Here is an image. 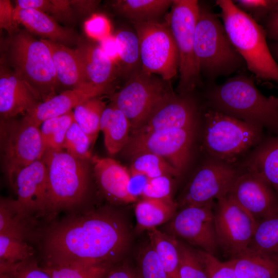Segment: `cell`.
Masks as SVG:
<instances>
[{
  "label": "cell",
  "mask_w": 278,
  "mask_h": 278,
  "mask_svg": "<svg viewBox=\"0 0 278 278\" xmlns=\"http://www.w3.org/2000/svg\"><path fill=\"white\" fill-rule=\"evenodd\" d=\"M106 107V102L96 97L79 104L73 111L74 121L88 135L93 145L100 130V119Z\"/></svg>",
  "instance_id": "34"
},
{
  "label": "cell",
  "mask_w": 278,
  "mask_h": 278,
  "mask_svg": "<svg viewBox=\"0 0 278 278\" xmlns=\"http://www.w3.org/2000/svg\"><path fill=\"white\" fill-rule=\"evenodd\" d=\"M34 252L27 241L0 235V264L20 263L32 258Z\"/></svg>",
  "instance_id": "39"
},
{
  "label": "cell",
  "mask_w": 278,
  "mask_h": 278,
  "mask_svg": "<svg viewBox=\"0 0 278 278\" xmlns=\"http://www.w3.org/2000/svg\"><path fill=\"white\" fill-rule=\"evenodd\" d=\"M268 46L272 57L278 63V41H272Z\"/></svg>",
  "instance_id": "55"
},
{
  "label": "cell",
  "mask_w": 278,
  "mask_h": 278,
  "mask_svg": "<svg viewBox=\"0 0 278 278\" xmlns=\"http://www.w3.org/2000/svg\"><path fill=\"white\" fill-rule=\"evenodd\" d=\"M98 42V45L102 51L114 64L118 71L119 59L115 36H113L111 34Z\"/></svg>",
  "instance_id": "50"
},
{
  "label": "cell",
  "mask_w": 278,
  "mask_h": 278,
  "mask_svg": "<svg viewBox=\"0 0 278 278\" xmlns=\"http://www.w3.org/2000/svg\"><path fill=\"white\" fill-rule=\"evenodd\" d=\"M233 2L240 10L259 23L268 16L277 0H237Z\"/></svg>",
  "instance_id": "44"
},
{
  "label": "cell",
  "mask_w": 278,
  "mask_h": 278,
  "mask_svg": "<svg viewBox=\"0 0 278 278\" xmlns=\"http://www.w3.org/2000/svg\"><path fill=\"white\" fill-rule=\"evenodd\" d=\"M202 146L208 158L238 166L263 141L262 127L208 109L204 114Z\"/></svg>",
  "instance_id": "6"
},
{
  "label": "cell",
  "mask_w": 278,
  "mask_h": 278,
  "mask_svg": "<svg viewBox=\"0 0 278 278\" xmlns=\"http://www.w3.org/2000/svg\"><path fill=\"white\" fill-rule=\"evenodd\" d=\"M263 22L267 38L272 41H278V0Z\"/></svg>",
  "instance_id": "49"
},
{
  "label": "cell",
  "mask_w": 278,
  "mask_h": 278,
  "mask_svg": "<svg viewBox=\"0 0 278 278\" xmlns=\"http://www.w3.org/2000/svg\"><path fill=\"white\" fill-rule=\"evenodd\" d=\"M190 94H175L160 107L143 125L132 131L130 135L195 127L198 108Z\"/></svg>",
  "instance_id": "18"
},
{
  "label": "cell",
  "mask_w": 278,
  "mask_h": 278,
  "mask_svg": "<svg viewBox=\"0 0 278 278\" xmlns=\"http://www.w3.org/2000/svg\"><path fill=\"white\" fill-rule=\"evenodd\" d=\"M40 102L33 92L13 71L1 65V118H12L21 113L26 114Z\"/></svg>",
  "instance_id": "19"
},
{
  "label": "cell",
  "mask_w": 278,
  "mask_h": 278,
  "mask_svg": "<svg viewBox=\"0 0 278 278\" xmlns=\"http://www.w3.org/2000/svg\"><path fill=\"white\" fill-rule=\"evenodd\" d=\"M91 163L96 182L107 199L124 203L136 201L128 190L130 172L126 167L113 159L96 155L92 157Z\"/></svg>",
  "instance_id": "20"
},
{
  "label": "cell",
  "mask_w": 278,
  "mask_h": 278,
  "mask_svg": "<svg viewBox=\"0 0 278 278\" xmlns=\"http://www.w3.org/2000/svg\"><path fill=\"white\" fill-rule=\"evenodd\" d=\"M173 0H117L114 9L131 23L157 21L171 7Z\"/></svg>",
  "instance_id": "30"
},
{
  "label": "cell",
  "mask_w": 278,
  "mask_h": 278,
  "mask_svg": "<svg viewBox=\"0 0 278 278\" xmlns=\"http://www.w3.org/2000/svg\"><path fill=\"white\" fill-rule=\"evenodd\" d=\"M0 147L3 171L12 187L19 172L45 152L40 127L24 117L1 118Z\"/></svg>",
  "instance_id": "10"
},
{
  "label": "cell",
  "mask_w": 278,
  "mask_h": 278,
  "mask_svg": "<svg viewBox=\"0 0 278 278\" xmlns=\"http://www.w3.org/2000/svg\"><path fill=\"white\" fill-rule=\"evenodd\" d=\"M214 205L181 208L169 221L168 234L215 255L219 246L215 227Z\"/></svg>",
  "instance_id": "15"
},
{
  "label": "cell",
  "mask_w": 278,
  "mask_h": 278,
  "mask_svg": "<svg viewBox=\"0 0 278 278\" xmlns=\"http://www.w3.org/2000/svg\"><path fill=\"white\" fill-rule=\"evenodd\" d=\"M51 6V0H18L15 8L32 9L46 13H49Z\"/></svg>",
  "instance_id": "52"
},
{
  "label": "cell",
  "mask_w": 278,
  "mask_h": 278,
  "mask_svg": "<svg viewBox=\"0 0 278 278\" xmlns=\"http://www.w3.org/2000/svg\"><path fill=\"white\" fill-rule=\"evenodd\" d=\"M240 165L260 175L278 196V135L263 140Z\"/></svg>",
  "instance_id": "26"
},
{
  "label": "cell",
  "mask_w": 278,
  "mask_h": 278,
  "mask_svg": "<svg viewBox=\"0 0 278 278\" xmlns=\"http://www.w3.org/2000/svg\"><path fill=\"white\" fill-rule=\"evenodd\" d=\"M195 53L201 75L213 81L247 67L232 44L218 15L199 7L195 33Z\"/></svg>",
  "instance_id": "5"
},
{
  "label": "cell",
  "mask_w": 278,
  "mask_h": 278,
  "mask_svg": "<svg viewBox=\"0 0 278 278\" xmlns=\"http://www.w3.org/2000/svg\"><path fill=\"white\" fill-rule=\"evenodd\" d=\"M93 146L90 137L74 121L69 128L64 140L63 148L72 156L83 160H91V147Z\"/></svg>",
  "instance_id": "40"
},
{
  "label": "cell",
  "mask_w": 278,
  "mask_h": 278,
  "mask_svg": "<svg viewBox=\"0 0 278 278\" xmlns=\"http://www.w3.org/2000/svg\"><path fill=\"white\" fill-rule=\"evenodd\" d=\"M0 278H51L31 258L13 265H0Z\"/></svg>",
  "instance_id": "42"
},
{
  "label": "cell",
  "mask_w": 278,
  "mask_h": 278,
  "mask_svg": "<svg viewBox=\"0 0 278 278\" xmlns=\"http://www.w3.org/2000/svg\"><path fill=\"white\" fill-rule=\"evenodd\" d=\"M84 28L89 37L98 41L111 35L109 20L102 14L92 15L84 23Z\"/></svg>",
  "instance_id": "46"
},
{
  "label": "cell",
  "mask_w": 278,
  "mask_h": 278,
  "mask_svg": "<svg viewBox=\"0 0 278 278\" xmlns=\"http://www.w3.org/2000/svg\"><path fill=\"white\" fill-rule=\"evenodd\" d=\"M244 253L278 261V212L257 221Z\"/></svg>",
  "instance_id": "28"
},
{
  "label": "cell",
  "mask_w": 278,
  "mask_h": 278,
  "mask_svg": "<svg viewBox=\"0 0 278 278\" xmlns=\"http://www.w3.org/2000/svg\"><path fill=\"white\" fill-rule=\"evenodd\" d=\"M277 101H278V98H277Z\"/></svg>",
  "instance_id": "56"
},
{
  "label": "cell",
  "mask_w": 278,
  "mask_h": 278,
  "mask_svg": "<svg viewBox=\"0 0 278 278\" xmlns=\"http://www.w3.org/2000/svg\"><path fill=\"white\" fill-rule=\"evenodd\" d=\"M254 80V77L240 73L221 84H212L206 93L208 109L278 135L277 97L264 95Z\"/></svg>",
  "instance_id": "2"
},
{
  "label": "cell",
  "mask_w": 278,
  "mask_h": 278,
  "mask_svg": "<svg viewBox=\"0 0 278 278\" xmlns=\"http://www.w3.org/2000/svg\"><path fill=\"white\" fill-rule=\"evenodd\" d=\"M148 231L149 242L169 278H180L178 239L157 228Z\"/></svg>",
  "instance_id": "32"
},
{
  "label": "cell",
  "mask_w": 278,
  "mask_h": 278,
  "mask_svg": "<svg viewBox=\"0 0 278 278\" xmlns=\"http://www.w3.org/2000/svg\"><path fill=\"white\" fill-rule=\"evenodd\" d=\"M175 94L170 81L141 70L112 96L111 102L127 116L131 132L143 125Z\"/></svg>",
  "instance_id": "8"
},
{
  "label": "cell",
  "mask_w": 278,
  "mask_h": 278,
  "mask_svg": "<svg viewBox=\"0 0 278 278\" xmlns=\"http://www.w3.org/2000/svg\"><path fill=\"white\" fill-rule=\"evenodd\" d=\"M178 248L180 278H208L205 265L198 250L179 239Z\"/></svg>",
  "instance_id": "38"
},
{
  "label": "cell",
  "mask_w": 278,
  "mask_h": 278,
  "mask_svg": "<svg viewBox=\"0 0 278 278\" xmlns=\"http://www.w3.org/2000/svg\"><path fill=\"white\" fill-rule=\"evenodd\" d=\"M43 234L47 265H113L126 252L130 239L125 220L110 208L71 214Z\"/></svg>",
  "instance_id": "1"
},
{
  "label": "cell",
  "mask_w": 278,
  "mask_h": 278,
  "mask_svg": "<svg viewBox=\"0 0 278 278\" xmlns=\"http://www.w3.org/2000/svg\"><path fill=\"white\" fill-rule=\"evenodd\" d=\"M74 121L73 111L45 120L40 132L45 151L64 150L63 145L66 133Z\"/></svg>",
  "instance_id": "35"
},
{
  "label": "cell",
  "mask_w": 278,
  "mask_h": 278,
  "mask_svg": "<svg viewBox=\"0 0 278 278\" xmlns=\"http://www.w3.org/2000/svg\"><path fill=\"white\" fill-rule=\"evenodd\" d=\"M50 13L56 20L71 22L74 19L73 9L69 0H51Z\"/></svg>",
  "instance_id": "48"
},
{
  "label": "cell",
  "mask_w": 278,
  "mask_h": 278,
  "mask_svg": "<svg viewBox=\"0 0 278 278\" xmlns=\"http://www.w3.org/2000/svg\"><path fill=\"white\" fill-rule=\"evenodd\" d=\"M104 278H140L138 272L129 266L124 264L112 266Z\"/></svg>",
  "instance_id": "53"
},
{
  "label": "cell",
  "mask_w": 278,
  "mask_h": 278,
  "mask_svg": "<svg viewBox=\"0 0 278 278\" xmlns=\"http://www.w3.org/2000/svg\"><path fill=\"white\" fill-rule=\"evenodd\" d=\"M130 178L128 184L129 193L136 199L142 196L143 190L147 184L149 178L145 175L130 171Z\"/></svg>",
  "instance_id": "51"
},
{
  "label": "cell",
  "mask_w": 278,
  "mask_h": 278,
  "mask_svg": "<svg viewBox=\"0 0 278 278\" xmlns=\"http://www.w3.org/2000/svg\"><path fill=\"white\" fill-rule=\"evenodd\" d=\"M138 260L140 278H169L150 242L140 250Z\"/></svg>",
  "instance_id": "41"
},
{
  "label": "cell",
  "mask_w": 278,
  "mask_h": 278,
  "mask_svg": "<svg viewBox=\"0 0 278 278\" xmlns=\"http://www.w3.org/2000/svg\"><path fill=\"white\" fill-rule=\"evenodd\" d=\"M129 170L144 174L149 179L161 176L177 177L181 175V173L165 159L151 153H144L134 157Z\"/></svg>",
  "instance_id": "37"
},
{
  "label": "cell",
  "mask_w": 278,
  "mask_h": 278,
  "mask_svg": "<svg viewBox=\"0 0 278 278\" xmlns=\"http://www.w3.org/2000/svg\"><path fill=\"white\" fill-rule=\"evenodd\" d=\"M18 22L14 14V8L8 0H0V27L11 36L18 33Z\"/></svg>",
  "instance_id": "47"
},
{
  "label": "cell",
  "mask_w": 278,
  "mask_h": 278,
  "mask_svg": "<svg viewBox=\"0 0 278 278\" xmlns=\"http://www.w3.org/2000/svg\"><path fill=\"white\" fill-rule=\"evenodd\" d=\"M14 73L33 92L41 102L56 95L60 84L51 53L41 39L27 30L12 36L7 54Z\"/></svg>",
  "instance_id": "7"
},
{
  "label": "cell",
  "mask_w": 278,
  "mask_h": 278,
  "mask_svg": "<svg viewBox=\"0 0 278 278\" xmlns=\"http://www.w3.org/2000/svg\"><path fill=\"white\" fill-rule=\"evenodd\" d=\"M119 64V74L127 80L142 70L140 43L137 36L128 30H121L114 36Z\"/></svg>",
  "instance_id": "31"
},
{
  "label": "cell",
  "mask_w": 278,
  "mask_h": 278,
  "mask_svg": "<svg viewBox=\"0 0 278 278\" xmlns=\"http://www.w3.org/2000/svg\"><path fill=\"white\" fill-rule=\"evenodd\" d=\"M177 203L142 198L135 207L137 231L149 230L169 221L176 214Z\"/></svg>",
  "instance_id": "29"
},
{
  "label": "cell",
  "mask_w": 278,
  "mask_h": 278,
  "mask_svg": "<svg viewBox=\"0 0 278 278\" xmlns=\"http://www.w3.org/2000/svg\"><path fill=\"white\" fill-rule=\"evenodd\" d=\"M113 265H47L42 267L51 278H104Z\"/></svg>",
  "instance_id": "36"
},
{
  "label": "cell",
  "mask_w": 278,
  "mask_h": 278,
  "mask_svg": "<svg viewBox=\"0 0 278 278\" xmlns=\"http://www.w3.org/2000/svg\"><path fill=\"white\" fill-rule=\"evenodd\" d=\"M100 1L96 0H71L73 9L81 14H87L93 12L98 7Z\"/></svg>",
  "instance_id": "54"
},
{
  "label": "cell",
  "mask_w": 278,
  "mask_h": 278,
  "mask_svg": "<svg viewBox=\"0 0 278 278\" xmlns=\"http://www.w3.org/2000/svg\"><path fill=\"white\" fill-rule=\"evenodd\" d=\"M216 3L230 41L254 78L278 84V63L271 54L263 26L240 10L233 1L217 0Z\"/></svg>",
  "instance_id": "3"
},
{
  "label": "cell",
  "mask_w": 278,
  "mask_h": 278,
  "mask_svg": "<svg viewBox=\"0 0 278 278\" xmlns=\"http://www.w3.org/2000/svg\"><path fill=\"white\" fill-rule=\"evenodd\" d=\"M205 265L208 278H239L232 267L222 262L214 255L198 250Z\"/></svg>",
  "instance_id": "45"
},
{
  "label": "cell",
  "mask_w": 278,
  "mask_h": 278,
  "mask_svg": "<svg viewBox=\"0 0 278 278\" xmlns=\"http://www.w3.org/2000/svg\"><path fill=\"white\" fill-rule=\"evenodd\" d=\"M41 40L50 50L59 83L72 89L92 85L88 82L75 49L48 40Z\"/></svg>",
  "instance_id": "25"
},
{
  "label": "cell",
  "mask_w": 278,
  "mask_h": 278,
  "mask_svg": "<svg viewBox=\"0 0 278 278\" xmlns=\"http://www.w3.org/2000/svg\"><path fill=\"white\" fill-rule=\"evenodd\" d=\"M42 159L48 177L46 216L51 220L60 212L72 211L84 202L90 185L91 160L74 157L64 150H46Z\"/></svg>",
  "instance_id": "4"
},
{
  "label": "cell",
  "mask_w": 278,
  "mask_h": 278,
  "mask_svg": "<svg viewBox=\"0 0 278 278\" xmlns=\"http://www.w3.org/2000/svg\"><path fill=\"white\" fill-rule=\"evenodd\" d=\"M75 50L88 82L108 91L118 74V71L99 45L91 41L81 39Z\"/></svg>",
  "instance_id": "22"
},
{
  "label": "cell",
  "mask_w": 278,
  "mask_h": 278,
  "mask_svg": "<svg viewBox=\"0 0 278 278\" xmlns=\"http://www.w3.org/2000/svg\"><path fill=\"white\" fill-rule=\"evenodd\" d=\"M195 127L173 128L146 134L130 135L121 151L132 159L135 156L151 153L168 161L181 174L190 157Z\"/></svg>",
  "instance_id": "12"
},
{
  "label": "cell",
  "mask_w": 278,
  "mask_h": 278,
  "mask_svg": "<svg viewBox=\"0 0 278 278\" xmlns=\"http://www.w3.org/2000/svg\"><path fill=\"white\" fill-rule=\"evenodd\" d=\"M40 234L37 218L23 211L15 199L1 198L0 235L27 241Z\"/></svg>",
  "instance_id": "24"
},
{
  "label": "cell",
  "mask_w": 278,
  "mask_h": 278,
  "mask_svg": "<svg viewBox=\"0 0 278 278\" xmlns=\"http://www.w3.org/2000/svg\"><path fill=\"white\" fill-rule=\"evenodd\" d=\"M140 48L142 71L170 81L179 67L178 48L167 21L132 23Z\"/></svg>",
  "instance_id": "11"
},
{
  "label": "cell",
  "mask_w": 278,
  "mask_h": 278,
  "mask_svg": "<svg viewBox=\"0 0 278 278\" xmlns=\"http://www.w3.org/2000/svg\"><path fill=\"white\" fill-rule=\"evenodd\" d=\"M214 214L219 247L231 258L245 252L256 225L255 218L227 196L217 200Z\"/></svg>",
  "instance_id": "14"
},
{
  "label": "cell",
  "mask_w": 278,
  "mask_h": 278,
  "mask_svg": "<svg viewBox=\"0 0 278 278\" xmlns=\"http://www.w3.org/2000/svg\"><path fill=\"white\" fill-rule=\"evenodd\" d=\"M241 168L227 196L256 221L277 212L278 196L272 186L259 174Z\"/></svg>",
  "instance_id": "16"
},
{
  "label": "cell",
  "mask_w": 278,
  "mask_h": 278,
  "mask_svg": "<svg viewBox=\"0 0 278 278\" xmlns=\"http://www.w3.org/2000/svg\"><path fill=\"white\" fill-rule=\"evenodd\" d=\"M240 165L208 158L194 173L178 201L180 208L215 203L227 196L241 171Z\"/></svg>",
  "instance_id": "13"
},
{
  "label": "cell",
  "mask_w": 278,
  "mask_h": 278,
  "mask_svg": "<svg viewBox=\"0 0 278 278\" xmlns=\"http://www.w3.org/2000/svg\"><path fill=\"white\" fill-rule=\"evenodd\" d=\"M107 92L92 85L67 90L40 102L24 118L40 127L45 120L64 115L85 101L99 97Z\"/></svg>",
  "instance_id": "21"
},
{
  "label": "cell",
  "mask_w": 278,
  "mask_h": 278,
  "mask_svg": "<svg viewBox=\"0 0 278 278\" xmlns=\"http://www.w3.org/2000/svg\"><path fill=\"white\" fill-rule=\"evenodd\" d=\"M227 262L239 278H278V261L244 253Z\"/></svg>",
  "instance_id": "33"
},
{
  "label": "cell",
  "mask_w": 278,
  "mask_h": 278,
  "mask_svg": "<svg viewBox=\"0 0 278 278\" xmlns=\"http://www.w3.org/2000/svg\"><path fill=\"white\" fill-rule=\"evenodd\" d=\"M199 7L196 0H173L167 18L179 53L180 78L177 92L180 95L190 94L201 84L195 53Z\"/></svg>",
  "instance_id": "9"
},
{
  "label": "cell",
  "mask_w": 278,
  "mask_h": 278,
  "mask_svg": "<svg viewBox=\"0 0 278 278\" xmlns=\"http://www.w3.org/2000/svg\"><path fill=\"white\" fill-rule=\"evenodd\" d=\"M100 129L103 133L108 152L114 155L121 151L128 143L131 125L124 113L111 102L103 112Z\"/></svg>",
  "instance_id": "27"
},
{
  "label": "cell",
  "mask_w": 278,
  "mask_h": 278,
  "mask_svg": "<svg viewBox=\"0 0 278 278\" xmlns=\"http://www.w3.org/2000/svg\"><path fill=\"white\" fill-rule=\"evenodd\" d=\"M169 176H161L149 179L142 194V198L160 199L168 202L172 200V183Z\"/></svg>",
  "instance_id": "43"
},
{
  "label": "cell",
  "mask_w": 278,
  "mask_h": 278,
  "mask_svg": "<svg viewBox=\"0 0 278 278\" xmlns=\"http://www.w3.org/2000/svg\"><path fill=\"white\" fill-rule=\"evenodd\" d=\"M12 188L17 195L16 202L23 211L36 218L47 215L48 177L42 158L21 170Z\"/></svg>",
  "instance_id": "17"
},
{
  "label": "cell",
  "mask_w": 278,
  "mask_h": 278,
  "mask_svg": "<svg viewBox=\"0 0 278 278\" xmlns=\"http://www.w3.org/2000/svg\"><path fill=\"white\" fill-rule=\"evenodd\" d=\"M18 23L24 25L29 32L66 46L77 44L81 40L72 29L60 26L48 14L32 9L14 8Z\"/></svg>",
  "instance_id": "23"
}]
</instances>
